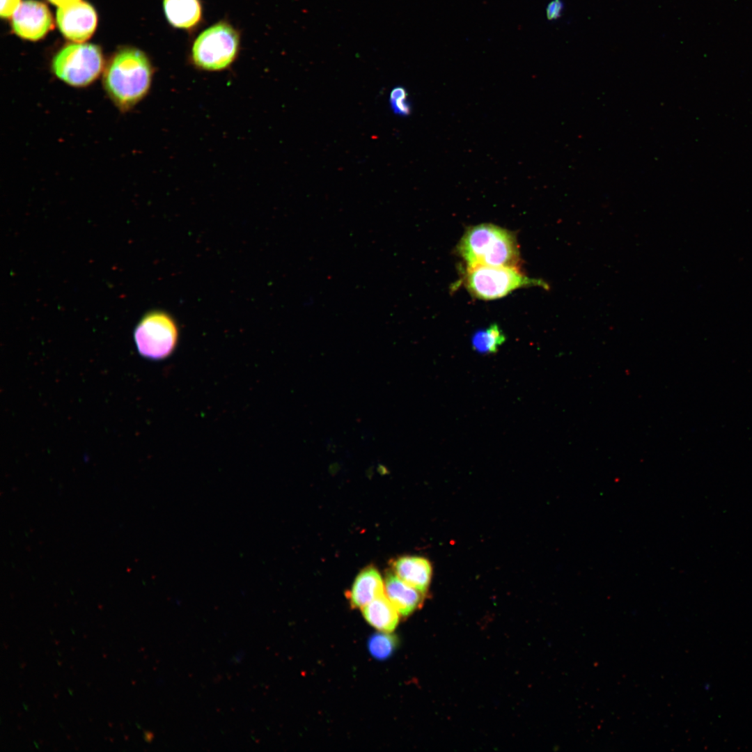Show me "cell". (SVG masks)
I'll return each mask as SVG.
<instances>
[{"label":"cell","mask_w":752,"mask_h":752,"mask_svg":"<svg viewBox=\"0 0 752 752\" xmlns=\"http://www.w3.org/2000/svg\"><path fill=\"white\" fill-rule=\"evenodd\" d=\"M456 251L466 267L492 266L520 268L522 265L515 235L492 224H481L468 228L459 241Z\"/></svg>","instance_id":"cell-1"},{"label":"cell","mask_w":752,"mask_h":752,"mask_svg":"<svg viewBox=\"0 0 752 752\" xmlns=\"http://www.w3.org/2000/svg\"><path fill=\"white\" fill-rule=\"evenodd\" d=\"M152 75V66L146 55L139 49L127 48L118 52L108 63L103 85L114 104L126 111L147 94Z\"/></svg>","instance_id":"cell-2"},{"label":"cell","mask_w":752,"mask_h":752,"mask_svg":"<svg viewBox=\"0 0 752 752\" xmlns=\"http://www.w3.org/2000/svg\"><path fill=\"white\" fill-rule=\"evenodd\" d=\"M462 282L472 296L482 300L502 298L521 288L539 286L549 289L544 281L529 278L520 268L509 267H466Z\"/></svg>","instance_id":"cell-3"},{"label":"cell","mask_w":752,"mask_h":752,"mask_svg":"<svg viewBox=\"0 0 752 752\" xmlns=\"http://www.w3.org/2000/svg\"><path fill=\"white\" fill-rule=\"evenodd\" d=\"M239 45L238 31L230 24L220 22L204 30L196 38L191 58L201 69L221 70L235 60Z\"/></svg>","instance_id":"cell-4"},{"label":"cell","mask_w":752,"mask_h":752,"mask_svg":"<svg viewBox=\"0 0 752 752\" xmlns=\"http://www.w3.org/2000/svg\"><path fill=\"white\" fill-rule=\"evenodd\" d=\"M104 67L100 48L93 44H71L62 48L52 63L54 75L65 84L84 87L92 84Z\"/></svg>","instance_id":"cell-5"},{"label":"cell","mask_w":752,"mask_h":752,"mask_svg":"<svg viewBox=\"0 0 752 752\" xmlns=\"http://www.w3.org/2000/svg\"><path fill=\"white\" fill-rule=\"evenodd\" d=\"M179 331L174 319L162 311L147 313L134 331L139 354L148 359L159 361L170 357L178 343Z\"/></svg>","instance_id":"cell-6"},{"label":"cell","mask_w":752,"mask_h":752,"mask_svg":"<svg viewBox=\"0 0 752 752\" xmlns=\"http://www.w3.org/2000/svg\"><path fill=\"white\" fill-rule=\"evenodd\" d=\"M97 14L87 2L76 3L59 7L56 22L63 35L75 42H83L89 38L97 26Z\"/></svg>","instance_id":"cell-7"},{"label":"cell","mask_w":752,"mask_h":752,"mask_svg":"<svg viewBox=\"0 0 752 752\" xmlns=\"http://www.w3.org/2000/svg\"><path fill=\"white\" fill-rule=\"evenodd\" d=\"M12 26L19 37L38 40L53 27L49 10L42 2L26 0L20 3L12 17Z\"/></svg>","instance_id":"cell-8"},{"label":"cell","mask_w":752,"mask_h":752,"mask_svg":"<svg viewBox=\"0 0 752 752\" xmlns=\"http://www.w3.org/2000/svg\"><path fill=\"white\" fill-rule=\"evenodd\" d=\"M384 594V581L377 567L370 565L357 574L346 597L352 608L362 609Z\"/></svg>","instance_id":"cell-9"},{"label":"cell","mask_w":752,"mask_h":752,"mask_svg":"<svg viewBox=\"0 0 752 752\" xmlns=\"http://www.w3.org/2000/svg\"><path fill=\"white\" fill-rule=\"evenodd\" d=\"M391 570L401 580L421 593L425 592L432 577L429 561L416 556H403L391 561Z\"/></svg>","instance_id":"cell-10"},{"label":"cell","mask_w":752,"mask_h":752,"mask_svg":"<svg viewBox=\"0 0 752 752\" xmlns=\"http://www.w3.org/2000/svg\"><path fill=\"white\" fill-rule=\"evenodd\" d=\"M384 589L385 595L400 616H409L422 602L423 593L401 580L392 570L386 573Z\"/></svg>","instance_id":"cell-11"},{"label":"cell","mask_w":752,"mask_h":752,"mask_svg":"<svg viewBox=\"0 0 752 752\" xmlns=\"http://www.w3.org/2000/svg\"><path fill=\"white\" fill-rule=\"evenodd\" d=\"M163 7L167 21L177 29H191L202 17L200 0H163Z\"/></svg>","instance_id":"cell-12"},{"label":"cell","mask_w":752,"mask_h":752,"mask_svg":"<svg viewBox=\"0 0 752 752\" xmlns=\"http://www.w3.org/2000/svg\"><path fill=\"white\" fill-rule=\"evenodd\" d=\"M361 610L366 622L382 632H393L399 622L400 615L385 594L366 604Z\"/></svg>","instance_id":"cell-13"},{"label":"cell","mask_w":752,"mask_h":752,"mask_svg":"<svg viewBox=\"0 0 752 752\" xmlns=\"http://www.w3.org/2000/svg\"><path fill=\"white\" fill-rule=\"evenodd\" d=\"M505 340L506 336L501 329L496 324H492L476 332L471 344L475 351L488 354L496 352Z\"/></svg>","instance_id":"cell-14"},{"label":"cell","mask_w":752,"mask_h":752,"mask_svg":"<svg viewBox=\"0 0 752 752\" xmlns=\"http://www.w3.org/2000/svg\"><path fill=\"white\" fill-rule=\"evenodd\" d=\"M383 632L373 636L368 643L369 650L374 657L384 659L390 656L395 646V638Z\"/></svg>","instance_id":"cell-15"},{"label":"cell","mask_w":752,"mask_h":752,"mask_svg":"<svg viewBox=\"0 0 752 752\" xmlns=\"http://www.w3.org/2000/svg\"><path fill=\"white\" fill-rule=\"evenodd\" d=\"M391 108L396 115L408 116L411 113L412 107L407 99V93L405 88L397 86L390 93Z\"/></svg>","instance_id":"cell-16"},{"label":"cell","mask_w":752,"mask_h":752,"mask_svg":"<svg viewBox=\"0 0 752 752\" xmlns=\"http://www.w3.org/2000/svg\"><path fill=\"white\" fill-rule=\"evenodd\" d=\"M20 3V0H1V17L2 18L10 17L13 15Z\"/></svg>","instance_id":"cell-17"},{"label":"cell","mask_w":752,"mask_h":752,"mask_svg":"<svg viewBox=\"0 0 752 752\" xmlns=\"http://www.w3.org/2000/svg\"><path fill=\"white\" fill-rule=\"evenodd\" d=\"M563 3L561 0H553L547 5L546 8L547 17L550 20L558 18L563 11Z\"/></svg>","instance_id":"cell-18"},{"label":"cell","mask_w":752,"mask_h":752,"mask_svg":"<svg viewBox=\"0 0 752 752\" xmlns=\"http://www.w3.org/2000/svg\"><path fill=\"white\" fill-rule=\"evenodd\" d=\"M79 1L80 0H49V1L51 2L52 4L56 5L58 7L65 6Z\"/></svg>","instance_id":"cell-19"},{"label":"cell","mask_w":752,"mask_h":752,"mask_svg":"<svg viewBox=\"0 0 752 752\" xmlns=\"http://www.w3.org/2000/svg\"><path fill=\"white\" fill-rule=\"evenodd\" d=\"M153 737H154V735H153V733L152 732H150V731H145L144 732V739H145L146 742H150L152 740Z\"/></svg>","instance_id":"cell-20"},{"label":"cell","mask_w":752,"mask_h":752,"mask_svg":"<svg viewBox=\"0 0 752 752\" xmlns=\"http://www.w3.org/2000/svg\"><path fill=\"white\" fill-rule=\"evenodd\" d=\"M22 705H23V707H24V710H26V711H27V710H29V709H28V707H27V706H26V705H25V703H22Z\"/></svg>","instance_id":"cell-21"},{"label":"cell","mask_w":752,"mask_h":752,"mask_svg":"<svg viewBox=\"0 0 752 752\" xmlns=\"http://www.w3.org/2000/svg\"><path fill=\"white\" fill-rule=\"evenodd\" d=\"M68 692H69V694H70L71 696H72V695H73V692H72V690H71V689H70V688H68Z\"/></svg>","instance_id":"cell-22"},{"label":"cell","mask_w":752,"mask_h":752,"mask_svg":"<svg viewBox=\"0 0 752 752\" xmlns=\"http://www.w3.org/2000/svg\"><path fill=\"white\" fill-rule=\"evenodd\" d=\"M33 744H34V745L36 746V747L37 749H39V746H38V744L35 741L33 742Z\"/></svg>","instance_id":"cell-23"}]
</instances>
